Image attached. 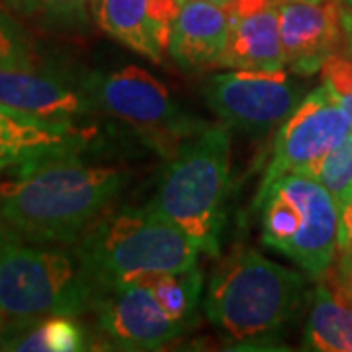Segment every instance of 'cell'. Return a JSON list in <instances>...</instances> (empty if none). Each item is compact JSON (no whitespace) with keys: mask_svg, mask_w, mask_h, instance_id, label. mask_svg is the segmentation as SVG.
I'll use <instances>...</instances> for the list:
<instances>
[{"mask_svg":"<svg viewBox=\"0 0 352 352\" xmlns=\"http://www.w3.org/2000/svg\"><path fill=\"white\" fill-rule=\"evenodd\" d=\"M0 180V221L30 243L71 245L80 239L126 184L113 166L76 155L14 166Z\"/></svg>","mask_w":352,"mask_h":352,"instance_id":"1","label":"cell"},{"mask_svg":"<svg viewBox=\"0 0 352 352\" xmlns=\"http://www.w3.org/2000/svg\"><path fill=\"white\" fill-rule=\"evenodd\" d=\"M85 256L102 296L135 282L198 266L200 249L188 235L145 208L104 212L82 235Z\"/></svg>","mask_w":352,"mask_h":352,"instance_id":"2","label":"cell"},{"mask_svg":"<svg viewBox=\"0 0 352 352\" xmlns=\"http://www.w3.org/2000/svg\"><path fill=\"white\" fill-rule=\"evenodd\" d=\"M305 280L252 249H235L215 266L206 314L235 342L268 340L296 315Z\"/></svg>","mask_w":352,"mask_h":352,"instance_id":"3","label":"cell"},{"mask_svg":"<svg viewBox=\"0 0 352 352\" xmlns=\"http://www.w3.org/2000/svg\"><path fill=\"white\" fill-rule=\"evenodd\" d=\"M231 143L226 127L206 126L182 139L147 204L180 227L198 249L215 256L221 247L229 192Z\"/></svg>","mask_w":352,"mask_h":352,"instance_id":"4","label":"cell"},{"mask_svg":"<svg viewBox=\"0 0 352 352\" xmlns=\"http://www.w3.org/2000/svg\"><path fill=\"white\" fill-rule=\"evenodd\" d=\"M100 298L80 251L39 249L0 221V307L6 319L78 317Z\"/></svg>","mask_w":352,"mask_h":352,"instance_id":"5","label":"cell"},{"mask_svg":"<svg viewBox=\"0 0 352 352\" xmlns=\"http://www.w3.org/2000/svg\"><path fill=\"white\" fill-rule=\"evenodd\" d=\"M254 206L263 210V243L288 256L307 276H325L337 254L339 208L319 180L278 178Z\"/></svg>","mask_w":352,"mask_h":352,"instance_id":"6","label":"cell"},{"mask_svg":"<svg viewBox=\"0 0 352 352\" xmlns=\"http://www.w3.org/2000/svg\"><path fill=\"white\" fill-rule=\"evenodd\" d=\"M351 135L352 116L342 102L321 85L298 104L294 113L278 129L272 161L264 173L256 198L286 175L317 178L331 151Z\"/></svg>","mask_w":352,"mask_h":352,"instance_id":"7","label":"cell"},{"mask_svg":"<svg viewBox=\"0 0 352 352\" xmlns=\"http://www.w3.org/2000/svg\"><path fill=\"white\" fill-rule=\"evenodd\" d=\"M82 87L100 110L159 139H186L208 126L176 106L163 82L149 71L129 65L110 73H92Z\"/></svg>","mask_w":352,"mask_h":352,"instance_id":"8","label":"cell"},{"mask_svg":"<svg viewBox=\"0 0 352 352\" xmlns=\"http://www.w3.org/2000/svg\"><path fill=\"white\" fill-rule=\"evenodd\" d=\"M303 88L284 71L235 69L214 75L204 88L212 112L237 131L266 133L282 126L303 100Z\"/></svg>","mask_w":352,"mask_h":352,"instance_id":"9","label":"cell"},{"mask_svg":"<svg viewBox=\"0 0 352 352\" xmlns=\"http://www.w3.org/2000/svg\"><path fill=\"white\" fill-rule=\"evenodd\" d=\"M342 12L340 0H278L284 61L294 75H315L331 55L346 51Z\"/></svg>","mask_w":352,"mask_h":352,"instance_id":"10","label":"cell"},{"mask_svg":"<svg viewBox=\"0 0 352 352\" xmlns=\"http://www.w3.org/2000/svg\"><path fill=\"white\" fill-rule=\"evenodd\" d=\"M102 333L129 351H157L178 339L190 325L163 309L147 282H135L106 292L96 307Z\"/></svg>","mask_w":352,"mask_h":352,"instance_id":"11","label":"cell"},{"mask_svg":"<svg viewBox=\"0 0 352 352\" xmlns=\"http://www.w3.org/2000/svg\"><path fill=\"white\" fill-rule=\"evenodd\" d=\"M180 4V0H90V12L110 38L153 63H163Z\"/></svg>","mask_w":352,"mask_h":352,"instance_id":"12","label":"cell"},{"mask_svg":"<svg viewBox=\"0 0 352 352\" xmlns=\"http://www.w3.org/2000/svg\"><path fill=\"white\" fill-rule=\"evenodd\" d=\"M227 8L229 41L217 65L229 69L282 71L286 67L278 0H233Z\"/></svg>","mask_w":352,"mask_h":352,"instance_id":"13","label":"cell"},{"mask_svg":"<svg viewBox=\"0 0 352 352\" xmlns=\"http://www.w3.org/2000/svg\"><path fill=\"white\" fill-rule=\"evenodd\" d=\"M0 102L51 122H75L94 112L82 87L69 78L39 71L34 65L0 69Z\"/></svg>","mask_w":352,"mask_h":352,"instance_id":"14","label":"cell"},{"mask_svg":"<svg viewBox=\"0 0 352 352\" xmlns=\"http://www.w3.org/2000/svg\"><path fill=\"white\" fill-rule=\"evenodd\" d=\"M85 143L75 122H51L0 102V170L47 157L76 155Z\"/></svg>","mask_w":352,"mask_h":352,"instance_id":"15","label":"cell"},{"mask_svg":"<svg viewBox=\"0 0 352 352\" xmlns=\"http://www.w3.org/2000/svg\"><path fill=\"white\" fill-rule=\"evenodd\" d=\"M229 41V18L223 6L184 0L176 16L168 53L184 71L217 65Z\"/></svg>","mask_w":352,"mask_h":352,"instance_id":"16","label":"cell"},{"mask_svg":"<svg viewBox=\"0 0 352 352\" xmlns=\"http://www.w3.org/2000/svg\"><path fill=\"white\" fill-rule=\"evenodd\" d=\"M85 349V331L69 315L8 319L0 329V351L75 352Z\"/></svg>","mask_w":352,"mask_h":352,"instance_id":"17","label":"cell"},{"mask_svg":"<svg viewBox=\"0 0 352 352\" xmlns=\"http://www.w3.org/2000/svg\"><path fill=\"white\" fill-rule=\"evenodd\" d=\"M305 349L323 352H352V302L346 288L319 286L305 325Z\"/></svg>","mask_w":352,"mask_h":352,"instance_id":"18","label":"cell"},{"mask_svg":"<svg viewBox=\"0 0 352 352\" xmlns=\"http://www.w3.org/2000/svg\"><path fill=\"white\" fill-rule=\"evenodd\" d=\"M163 309L176 321L190 325V317L196 314L204 289L200 268H186L178 272H166L147 282Z\"/></svg>","mask_w":352,"mask_h":352,"instance_id":"19","label":"cell"},{"mask_svg":"<svg viewBox=\"0 0 352 352\" xmlns=\"http://www.w3.org/2000/svg\"><path fill=\"white\" fill-rule=\"evenodd\" d=\"M14 12L50 25H80L87 22L90 0H4Z\"/></svg>","mask_w":352,"mask_h":352,"instance_id":"20","label":"cell"},{"mask_svg":"<svg viewBox=\"0 0 352 352\" xmlns=\"http://www.w3.org/2000/svg\"><path fill=\"white\" fill-rule=\"evenodd\" d=\"M315 180H319L331 192L337 204L346 196V192L352 188V135L342 141L335 151H331Z\"/></svg>","mask_w":352,"mask_h":352,"instance_id":"21","label":"cell"},{"mask_svg":"<svg viewBox=\"0 0 352 352\" xmlns=\"http://www.w3.org/2000/svg\"><path fill=\"white\" fill-rule=\"evenodd\" d=\"M34 65V51L12 18L0 14V69Z\"/></svg>","mask_w":352,"mask_h":352,"instance_id":"22","label":"cell"},{"mask_svg":"<svg viewBox=\"0 0 352 352\" xmlns=\"http://www.w3.org/2000/svg\"><path fill=\"white\" fill-rule=\"evenodd\" d=\"M323 87H327L340 102L352 94V57L349 51L331 55L321 67Z\"/></svg>","mask_w":352,"mask_h":352,"instance_id":"23","label":"cell"},{"mask_svg":"<svg viewBox=\"0 0 352 352\" xmlns=\"http://www.w3.org/2000/svg\"><path fill=\"white\" fill-rule=\"evenodd\" d=\"M339 208V239L337 251L340 254V263L352 256V188L346 196L337 204Z\"/></svg>","mask_w":352,"mask_h":352,"instance_id":"24","label":"cell"},{"mask_svg":"<svg viewBox=\"0 0 352 352\" xmlns=\"http://www.w3.org/2000/svg\"><path fill=\"white\" fill-rule=\"evenodd\" d=\"M342 16H344V30H346V51L352 57V10L349 6H344Z\"/></svg>","mask_w":352,"mask_h":352,"instance_id":"25","label":"cell"},{"mask_svg":"<svg viewBox=\"0 0 352 352\" xmlns=\"http://www.w3.org/2000/svg\"><path fill=\"white\" fill-rule=\"evenodd\" d=\"M180 2H184V0H180ZM201 2H210V4H217V6H223L226 8L233 0H201Z\"/></svg>","mask_w":352,"mask_h":352,"instance_id":"26","label":"cell"},{"mask_svg":"<svg viewBox=\"0 0 352 352\" xmlns=\"http://www.w3.org/2000/svg\"><path fill=\"white\" fill-rule=\"evenodd\" d=\"M344 278H346V286H344V288H346V294H349V298H351L352 302V272Z\"/></svg>","mask_w":352,"mask_h":352,"instance_id":"27","label":"cell"},{"mask_svg":"<svg viewBox=\"0 0 352 352\" xmlns=\"http://www.w3.org/2000/svg\"><path fill=\"white\" fill-rule=\"evenodd\" d=\"M342 106H344V108H346V112L352 116V94L349 96V98H344V100H342Z\"/></svg>","mask_w":352,"mask_h":352,"instance_id":"28","label":"cell"},{"mask_svg":"<svg viewBox=\"0 0 352 352\" xmlns=\"http://www.w3.org/2000/svg\"><path fill=\"white\" fill-rule=\"evenodd\" d=\"M4 319H6V317H4V314H2V307H0V329H2V325H4Z\"/></svg>","mask_w":352,"mask_h":352,"instance_id":"29","label":"cell"},{"mask_svg":"<svg viewBox=\"0 0 352 352\" xmlns=\"http://www.w3.org/2000/svg\"><path fill=\"white\" fill-rule=\"evenodd\" d=\"M340 2H342L344 6H349V8H351V10H352V0H340Z\"/></svg>","mask_w":352,"mask_h":352,"instance_id":"30","label":"cell"},{"mask_svg":"<svg viewBox=\"0 0 352 352\" xmlns=\"http://www.w3.org/2000/svg\"><path fill=\"white\" fill-rule=\"evenodd\" d=\"M0 14H2V12H0Z\"/></svg>","mask_w":352,"mask_h":352,"instance_id":"31","label":"cell"}]
</instances>
